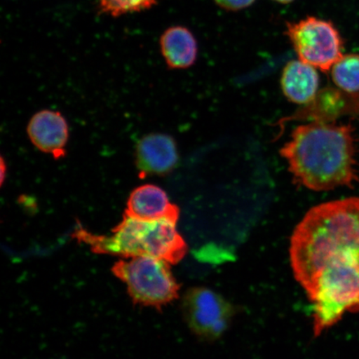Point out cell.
I'll return each instance as SVG.
<instances>
[{
    "instance_id": "cell-1",
    "label": "cell",
    "mask_w": 359,
    "mask_h": 359,
    "mask_svg": "<svg viewBox=\"0 0 359 359\" xmlns=\"http://www.w3.org/2000/svg\"><path fill=\"white\" fill-rule=\"evenodd\" d=\"M356 142L352 125L313 121L294 130L280 155L300 186L316 191L353 187L358 182Z\"/></svg>"
},
{
    "instance_id": "cell-2",
    "label": "cell",
    "mask_w": 359,
    "mask_h": 359,
    "mask_svg": "<svg viewBox=\"0 0 359 359\" xmlns=\"http://www.w3.org/2000/svg\"><path fill=\"white\" fill-rule=\"evenodd\" d=\"M290 251L295 279L304 290L332 259L347 257L359 263V197L309 210L295 228Z\"/></svg>"
},
{
    "instance_id": "cell-3",
    "label": "cell",
    "mask_w": 359,
    "mask_h": 359,
    "mask_svg": "<svg viewBox=\"0 0 359 359\" xmlns=\"http://www.w3.org/2000/svg\"><path fill=\"white\" fill-rule=\"evenodd\" d=\"M177 223L172 219L142 221L124 215L111 236H97L79 228L74 237L94 253L124 258L149 257L175 264L187 252V245L177 231Z\"/></svg>"
},
{
    "instance_id": "cell-4",
    "label": "cell",
    "mask_w": 359,
    "mask_h": 359,
    "mask_svg": "<svg viewBox=\"0 0 359 359\" xmlns=\"http://www.w3.org/2000/svg\"><path fill=\"white\" fill-rule=\"evenodd\" d=\"M305 290L313 304V333L318 336L345 313L359 312V263L347 257L332 259Z\"/></svg>"
},
{
    "instance_id": "cell-5",
    "label": "cell",
    "mask_w": 359,
    "mask_h": 359,
    "mask_svg": "<svg viewBox=\"0 0 359 359\" xmlns=\"http://www.w3.org/2000/svg\"><path fill=\"white\" fill-rule=\"evenodd\" d=\"M112 272L127 285L136 304L161 309L178 298L179 285L165 260L149 257L121 259Z\"/></svg>"
},
{
    "instance_id": "cell-6",
    "label": "cell",
    "mask_w": 359,
    "mask_h": 359,
    "mask_svg": "<svg viewBox=\"0 0 359 359\" xmlns=\"http://www.w3.org/2000/svg\"><path fill=\"white\" fill-rule=\"evenodd\" d=\"M285 34L299 60L323 72H329L344 55V39L330 21L309 16L287 22Z\"/></svg>"
},
{
    "instance_id": "cell-7",
    "label": "cell",
    "mask_w": 359,
    "mask_h": 359,
    "mask_svg": "<svg viewBox=\"0 0 359 359\" xmlns=\"http://www.w3.org/2000/svg\"><path fill=\"white\" fill-rule=\"evenodd\" d=\"M187 320L196 334L217 338L226 329L231 308L217 294L205 288L192 289L184 299Z\"/></svg>"
},
{
    "instance_id": "cell-8",
    "label": "cell",
    "mask_w": 359,
    "mask_h": 359,
    "mask_svg": "<svg viewBox=\"0 0 359 359\" xmlns=\"http://www.w3.org/2000/svg\"><path fill=\"white\" fill-rule=\"evenodd\" d=\"M178 159L176 142L168 135H147L137 146L136 163L142 177L168 174L176 167Z\"/></svg>"
},
{
    "instance_id": "cell-9",
    "label": "cell",
    "mask_w": 359,
    "mask_h": 359,
    "mask_svg": "<svg viewBox=\"0 0 359 359\" xmlns=\"http://www.w3.org/2000/svg\"><path fill=\"white\" fill-rule=\"evenodd\" d=\"M27 131L30 141L39 151L51 154L55 159L65 156L69 126L60 112L52 110L37 112L30 119Z\"/></svg>"
},
{
    "instance_id": "cell-10",
    "label": "cell",
    "mask_w": 359,
    "mask_h": 359,
    "mask_svg": "<svg viewBox=\"0 0 359 359\" xmlns=\"http://www.w3.org/2000/svg\"><path fill=\"white\" fill-rule=\"evenodd\" d=\"M125 215L142 221L161 219L178 221L180 210L176 205L170 203L167 192L159 187L146 184L131 193Z\"/></svg>"
},
{
    "instance_id": "cell-11",
    "label": "cell",
    "mask_w": 359,
    "mask_h": 359,
    "mask_svg": "<svg viewBox=\"0 0 359 359\" xmlns=\"http://www.w3.org/2000/svg\"><path fill=\"white\" fill-rule=\"evenodd\" d=\"M281 87L290 101L309 104L316 97L320 87L316 67L302 60L289 62L283 70Z\"/></svg>"
},
{
    "instance_id": "cell-12",
    "label": "cell",
    "mask_w": 359,
    "mask_h": 359,
    "mask_svg": "<svg viewBox=\"0 0 359 359\" xmlns=\"http://www.w3.org/2000/svg\"><path fill=\"white\" fill-rule=\"evenodd\" d=\"M160 43L170 69H188L195 64L198 46L195 36L185 27H170L161 35Z\"/></svg>"
},
{
    "instance_id": "cell-13",
    "label": "cell",
    "mask_w": 359,
    "mask_h": 359,
    "mask_svg": "<svg viewBox=\"0 0 359 359\" xmlns=\"http://www.w3.org/2000/svg\"><path fill=\"white\" fill-rule=\"evenodd\" d=\"M332 79L337 87L348 93H359V55H343L331 69Z\"/></svg>"
},
{
    "instance_id": "cell-14",
    "label": "cell",
    "mask_w": 359,
    "mask_h": 359,
    "mask_svg": "<svg viewBox=\"0 0 359 359\" xmlns=\"http://www.w3.org/2000/svg\"><path fill=\"white\" fill-rule=\"evenodd\" d=\"M103 13L112 17L140 12L155 6L158 0H98Z\"/></svg>"
},
{
    "instance_id": "cell-15",
    "label": "cell",
    "mask_w": 359,
    "mask_h": 359,
    "mask_svg": "<svg viewBox=\"0 0 359 359\" xmlns=\"http://www.w3.org/2000/svg\"><path fill=\"white\" fill-rule=\"evenodd\" d=\"M217 6L228 11H240L248 8L255 0H215Z\"/></svg>"
},
{
    "instance_id": "cell-16",
    "label": "cell",
    "mask_w": 359,
    "mask_h": 359,
    "mask_svg": "<svg viewBox=\"0 0 359 359\" xmlns=\"http://www.w3.org/2000/svg\"><path fill=\"white\" fill-rule=\"evenodd\" d=\"M273 1H276L277 3L287 4L294 1V0H273Z\"/></svg>"
}]
</instances>
